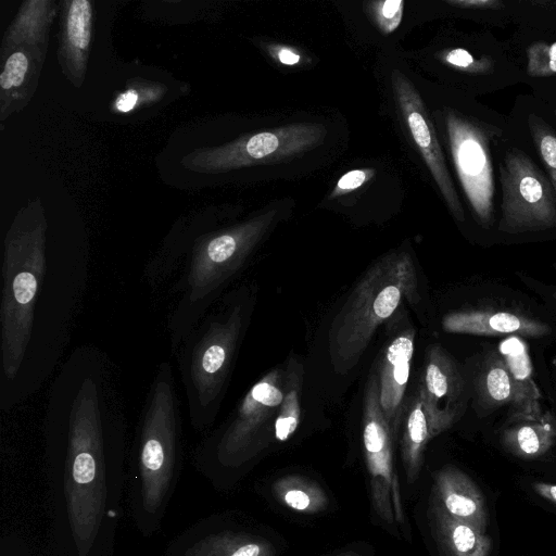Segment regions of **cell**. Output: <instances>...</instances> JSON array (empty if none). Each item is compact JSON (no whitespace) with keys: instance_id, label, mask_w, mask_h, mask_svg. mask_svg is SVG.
Returning <instances> with one entry per match:
<instances>
[{"instance_id":"obj_24","label":"cell","mask_w":556,"mask_h":556,"mask_svg":"<svg viewBox=\"0 0 556 556\" xmlns=\"http://www.w3.org/2000/svg\"><path fill=\"white\" fill-rule=\"evenodd\" d=\"M303 365L291 357L285 368L283 397L274 424L275 439L287 441L295 432L301 420V391Z\"/></svg>"},{"instance_id":"obj_22","label":"cell","mask_w":556,"mask_h":556,"mask_svg":"<svg viewBox=\"0 0 556 556\" xmlns=\"http://www.w3.org/2000/svg\"><path fill=\"white\" fill-rule=\"evenodd\" d=\"M92 7L87 0L67 3L65 18L64 51L73 71H84L86 53L91 36Z\"/></svg>"},{"instance_id":"obj_31","label":"cell","mask_w":556,"mask_h":556,"mask_svg":"<svg viewBox=\"0 0 556 556\" xmlns=\"http://www.w3.org/2000/svg\"><path fill=\"white\" fill-rule=\"evenodd\" d=\"M446 3L465 9H498L503 5L497 0H448Z\"/></svg>"},{"instance_id":"obj_4","label":"cell","mask_w":556,"mask_h":556,"mask_svg":"<svg viewBox=\"0 0 556 556\" xmlns=\"http://www.w3.org/2000/svg\"><path fill=\"white\" fill-rule=\"evenodd\" d=\"M251 296L230 291L203 315L173 354L182 384L189 422L204 433L216 420L248 326Z\"/></svg>"},{"instance_id":"obj_23","label":"cell","mask_w":556,"mask_h":556,"mask_svg":"<svg viewBox=\"0 0 556 556\" xmlns=\"http://www.w3.org/2000/svg\"><path fill=\"white\" fill-rule=\"evenodd\" d=\"M271 490L281 504L302 514H317L328 506V497L321 486L300 475L277 479Z\"/></svg>"},{"instance_id":"obj_35","label":"cell","mask_w":556,"mask_h":556,"mask_svg":"<svg viewBox=\"0 0 556 556\" xmlns=\"http://www.w3.org/2000/svg\"><path fill=\"white\" fill-rule=\"evenodd\" d=\"M339 556H362V555H361V554H358V553H354V552L352 553V552H350V553H344V554L339 555Z\"/></svg>"},{"instance_id":"obj_18","label":"cell","mask_w":556,"mask_h":556,"mask_svg":"<svg viewBox=\"0 0 556 556\" xmlns=\"http://www.w3.org/2000/svg\"><path fill=\"white\" fill-rule=\"evenodd\" d=\"M501 351L513 383V399L508 408L507 422L541 417L543 414L540 404L541 395L533 380L526 343L518 338H509L502 345Z\"/></svg>"},{"instance_id":"obj_26","label":"cell","mask_w":556,"mask_h":556,"mask_svg":"<svg viewBox=\"0 0 556 556\" xmlns=\"http://www.w3.org/2000/svg\"><path fill=\"white\" fill-rule=\"evenodd\" d=\"M527 73L531 77H547L556 74V41H538L527 49Z\"/></svg>"},{"instance_id":"obj_30","label":"cell","mask_w":556,"mask_h":556,"mask_svg":"<svg viewBox=\"0 0 556 556\" xmlns=\"http://www.w3.org/2000/svg\"><path fill=\"white\" fill-rule=\"evenodd\" d=\"M374 173L372 169H354L348 172L338 180L330 197H339L361 187L374 176Z\"/></svg>"},{"instance_id":"obj_1","label":"cell","mask_w":556,"mask_h":556,"mask_svg":"<svg viewBox=\"0 0 556 556\" xmlns=\"http://www.w3.org/2000/svg\"><path fill=\"white\" fill-rule=\"evenodd\" d=\"M116 378L110 356L83 344L49 382L42 432L55 556H112L127 455Z\"/></svg>"},{"instance_id":"obj_36","label":"cell","mask_w":556,"mask_h":556,"mask_svg":"<svg viewBox=\"0 0 556 556\" xmlns=\"http://www.w3.org/2000/svg\"><path fill=\"white\" fill-rule=\"evenodd\" d=\"M555 299H556V292H555Z\"/></svg>"},{"instance_id":"obj_11","label":"cell","mask_w":556,"mask_h":556,"mask_svg":"<svg viewBox=\"0 0 556 556\" xmlns=\"http://www.w3.org/2000/svg\"><path fill=\"white\" fill-rule=\"evenodd\" d=\"M391 81L401 114L447 207L456 220L464 222L463 206L420 94L409 79L397 70L392 72Z\"/></svg>"},{"instance_id":"obj_37","label":"cell","mask_w":556,"mask_h":556,"mask_svg":"<svg viewBox=\"0 0 556 556\" xmlns=\"http://www.w3.org/2000/svg\"><path fill=\"white\" fill-rule=\"evenodd\" d=\"M555 116H556V110H555Z\"/></svg>"},{"instance_id":"obj_14","label":"cell","mask_w":556,"mask_h":556,"mask_svg":"<svg viewBox=\"0 0 556 556\" xmlns=\"http://www.w3.org/2000/svg\"><path fill=\"white\" fill-rule=\"evenodd\" d=\"M263 536L244 531L213 530L201 521L177 538L165 556H274Z\"/></svg>"},{"instance_id":"obj_25","label":"cell","mask_w":556,"mask_h":556,"mask_svg":"<svg viewBox=\"0 0 556 556\" xmlns=\"http://www.w3.org/2000/svg\"><path fill=\"white\" fill-rule=\"evenodd\" d=\"M529 126L533 142L556 191V134L541 117L533 114L529 116Z\"/></svg>"},{"instance_id":"obj_34","label":"cell","mask_w":556,"mask_h":556,"mask_svg":"<svg viewBox=\"0 0 556 556\" xmlns=\"http://www.w3.org/2000/svg\"><path fill=\"white\" fill-rule=\"evenodd\" d=\"M276 55L279 62L286 65H294L299 63L301 59L298 53L287 48H279L276 51Z\"/></svg>"},{"instance_id":"obj_32","label":"cell","mask_w":556,"mask_h":556,"mask_svg":"<svg viewBox=\"0 0 556 556\" xmlns=\"http://www.w3.org/2000/svg\"><path fill=\"white\" fill-rule=\"evenodd\" d=\"M138 101V93L134 89H129L122 94L115 101V108L123 113L129 112L135 108Z\"/></svg>"},{"instance_id":"obj_16","label":"cell","mask_w":556,"mask_h":556,"mask_svg":"<svg viewBox=\"0 0 556 556\" xmlns=\"http://www.w3.org/2000/svg\"><path fill=\"white\" fill-rule=\"evenodd\" d=\"M453 517L486 532L488 508L472 479L455 466H444L434 475L432 492Z\"/></svg>"},{"instance_id":"obj_21","label":"cell","mask_w":556,"mask_h":556,"mask_svg":"<svg viewBox=\"0 0 556 556\" xmlns=\"http://www.w3.org/2000/svg\"><path fill=\"white\" fill-rule=\"evenodd\" d=\"M475 399L480 413L489 414L513 399V383L501 353L489 352L482 359L475 379Z\"/></svg>"},{"instance_id":"obj_29","label":"cell","mask_w":556,"mask_h":556,"mask_svg":"<svg viewBox=\"0 0 556 556\" xmlns=\"http://www.w3.org/2000/svg\"><path fill=\"white\" fill-rule=\"evenodd\" d=\"M442 62L456 68L470 73H486L490 68V62L486 60H477L465 49L456 48L440 53Z\"/></svg>"},{"instance_id":"obj_20","label":"cell","mask_w":556,"mask_h":556,"mask_svg":"<svg viewBox=\"0 0 556 556\" xmlns=\"http://www.w3.org/2000/svg\"><path fill=\"white\" fill-rule=\"evenodd\" d=\"M502 446L521 459H535L547 453L556 443V417L542 414L532 420L507 422L501 431Z\"/></svg>"},{"instance_id":"obj_3","label":"cell","mask_w":556,"mask_h":556,"mask_svg":"<svg viewBox=\"0 0 556 556\" xmlns=\"http://www.w3.org/2000/svg\"><path fill=\"white\" fill-rule=\"evenodd\" d=\"M182 420L172 364H159L137 420L129 456L130 506L137 529H160L182 465Z\"/></svg>"},{"instance_id":"obj_2","label":"cell","mask_w":556,"mask_h":556,"mask_svg":"<svg viewBox=\"0 0 556 556\" xmlns=\"http://www.w3.org/2000/svg\"><path fill=\"white\" fill-rule=\"evenodd\" d=\"M86 250L52 244L43 220L13 225L3 242L0 409L50 382L63 363L89 282Z\"/></svg>"},{"instance_id":"obj_6","label":"cell","mask_w":556,"mask_h":556,"mask_svg":"<svg viewBox=\"0 0 556 556\" xmlns=\"http://www.w3.org/2000/svg\"><path fill=\"white\" fill-rule=\"evenodd\" d=\"M285 369L273 368L243 395L228 418L203 435L195 447L193 463L198 471L213 482L226 471L247 463L275 424L283 397Z\"/></svg>"},{"instance_id":"obj_19","label":"cell","mask_w":556,"mask_h":556,"mask_svg":"<svg viewBox=\"0 0 556 556\" xmlns=\"http://www.w3.org/2000/svg\"><path fill=\"white\" fill-rule=\"evenodd\" d=\"M400 430L402 462L407 481L413 483L421 470L427 444L438 435L417 389L405 401Z\"/></svg>"},{"instance_id":"obj_28","label":"cell","mask_w":556,"mask_h":556,"mask_svg":"<svg viewBox=\"0 0 556 556\" xmlns=\"http://www.w3.org/2000/svg\"><path fill=\"white\" fill-rule=\"evenodd\" d=\"M28 66L29 61L24 52L15 51L10 54L0 75L1 89L9 91L20 87L25 80Z\"/></svg>"},{"instance_id":"obj_10","label":"cell","mask_w":556,"mask_h":556,"mask_svg":"<svg viewBox=\"0 0 556 556\" xmlns=\"http://www.w3.org/2000/svg\"><path fill=\"white\" fill-rule=\"evenodd\" d=\"M445 126L454 166L477 220L489 227L494 214V179L490 137L476 122L453 111Z\"/></svg>"},{"instance_id":"obj_33","label":"cell","mask_w":556,"mask_h":556,"mask_svg":"<svg viewBox=\"0 0 556 556\" xmlns=\"http://www.w3.org/2000/svg\"><path fill=\"white\" fill-rule=\"evenodd\" d=\"M531 486L539 496L556 504V484L548 482H533Z\"/></svg>"},{"instance_id":"obj_5","label":"cell","mask_w":556,"mask_h":556,"mask_svg":"<svg viewBox=\"0 0 556 556\" xmlns=\"http://www.w3.org/2000/svg\"><path fill=\"white\" fill-rule=\"evenodd\" d=\"M404 299L412 304L419 300L416 268L407 252H394L365 273L331 321L328 351L336 372L353 370L377 328Z\"/></svg>"},{"instance_id":"obj_8","label":"cell","mask_w":556,"mask_h":556,"mask_svg":"<svg viewBox=\"0 0 556 556\" xmlns=\"http://www.w3.org/2000/svg\"><path fill=\"white\" fill-rule=\"evenodd\" d=\"M327 129L319 123H296L242 137L226 146L197 152L188 166L204 172H225L302 155L321 146Z\"/></svg>"},{"instance_id":"obj_27","label":"cell","mask_w":556,"mask_h":556,"mask_svg":"<svg viewBox=\"0 0 556 556\" xmlns=\"http://www.w3.org/2000/svg\"><path fill=\"white\" fill-rule=\"evenodd\" d=\"M368 5L376 24L384 34H390L399 27L403 16L402 0L372 1Z\"/></svg>"},{"instance_id":"obj_15","label":"cell","mask_w":556,"mask_h":556,"mask_svg":"<svg viewBox=\"0 0 556 556\" xmlns=\"http://www.w3.org/2000/svg\"><path fill=\"white\" fill-rule=\"evenodd\" d=\"M442 328L450 333L476 336L518 334L542 338L552 331L548 324L520 312L498 309H462L446 314Z\"/></svg>"},{"instance_id":"obj_13","label":"cell","mask_w":556,"mask_h":556,"mask_svg":"<svg viewBox=\"0 0 556 556\" xmlns=\"http://www.w3.org/2000/svg\"><path fill=\"white\" fill-rule=\"evenodd\" d=\"M414 350L415 330L407 326L391 337L377 364L381 409L395 435L400 430L405 405Z\"/></svg>"},{"instance_id":"obj_12","label":"cell","mask_w":556,"mask_h":556,"mask_svg":"<svg viewBox=\"0 0 556 556\" xmlns=\"http://www.w3.org/2000/svg\"><path fill=\"white\" fill-rule=\"evenodd\" d=\"M416 389L438 435L462 416L465 379L457 363L441 345L429 346Z\"/></svg>"},{"instance_id":"obj_9","label":"cell","mask_w":556,"mask_h":556,"mask_svg":"<svg viewBox=\"0 0 556 556\" xmlns=\"http://www.w3.org/2000/svg\"><path fill=\"white\" fill-rule=\"evenodd\" d=\"M392 432L381 409L376 369L367 378L363 399V445L370 475V498L376 514L386 522L403 521L399 481L393 468Z\"/></svg>"},{"instance_id":"obj_7","label":"cell","mask_w":556,"mask_h":556,"mask_svg":"<svg viewBox=\"0 0 556 556\" xmlns=\"http://www.w3.org/2000/svg\"><path fill=\"white\" fill-rule=\"evenodd\" d=\"M500 182L501 231L516 235L556 227V191L525 152L513 149L505 154Z\"/></svg>"},{"instance_id":"obj_17","label":"cell","mask_w":556,"mask_h":556,"mask_svg":"<svg viewBox=\"0 0 556 556\" xmlns=\"http://www.w3.org/2000/svg\"><path fill=\"white\" fill-rule=\"evenodd\" d=\"M428 519L434 542L442 556H491V536L473 526L451 516L433 493Z\"/></svg>"}]
</instances>
